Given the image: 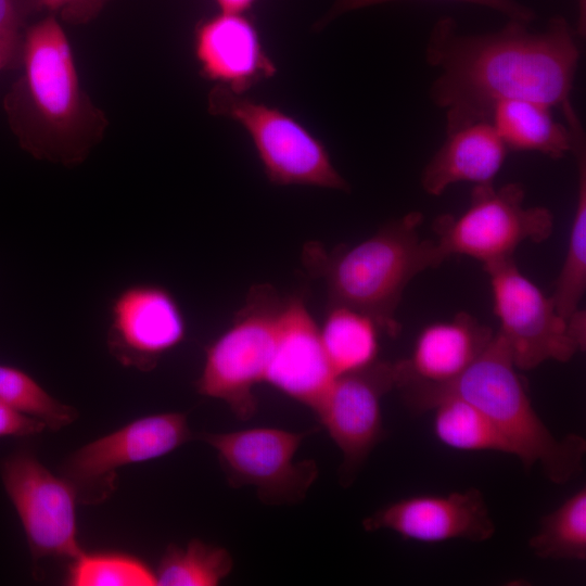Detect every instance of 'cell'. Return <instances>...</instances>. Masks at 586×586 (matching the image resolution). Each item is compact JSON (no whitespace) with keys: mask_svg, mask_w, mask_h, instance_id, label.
I'll list each match as a JSON object with an SVG mask.
<instances>
[{"mask_svg":"<svg viewBox=\"0 0 586 586\" xmlns=\"http://www.w3.org/2000/svg\"><path fill=\"white\" fill-rule=\"evenodd\" d=\"M186 334L183 311L165 286L131 284L111 303L107 349L126 368L152 371Z\"/></svg>","mask_w":586,"mask_h":586,"instance_id":"obj_13","label":"cell"},{"mask_svg":"<svg viewBox=\"0 0 586 586\" xmlns=\"http://www.w3.org/2000/svg\"><path fill=\"white\" fill-rule=\"evenodd\" d=\"M576 165V201L566 254L551 295L558 313L568 321L579 309L586 290V136L571 100L562 105Z\"/></svg>","mask_w":586,"mask_h":586,"instance_id":"obj_19","label":"cell"},{"mask_svg":"<svg viewBox=\"0 0 586 586\" xmlns=\"http://www.w3.org/2000/svg\"><path fill=\"white\" fill-rule=\"evenodd\" d=\"M313 432L260 426L205 432L199 438L216 450L232 487L252 486L265 504L285 505L300 502L318 476L314 460H294L301 443Z\"/></svg>","mask_w":586,"mask_h":586,"instance_id":"obj_8","label":"cell"},{"mask_svg":"<svg viewBox=\"0 0 586 586\" xmlns=\"http://www.w3.org/2000/svg\"><path fill=\"white\" fill-rule=\"evenodd\" d=\"M39 11L42 9L38 0H0V36L22 35Z\"/></svg>","mask_w":586,"mask_h":586,"instance_id":"obj_29","label":"cell"},{"mask_svg":"<svg viewBox=\"0 0 586 586\" xmlns=\"http://www.w3.org/2000/svg\"><path fill=\"white\" fill-rule=\"evenodd\" d=\"M577 2V22L575 31L578 38H584L586 34V0H576Z\"/></svg>","mask_w":586,"mask_h":586,"instance_id":"obj_33","label":"cell"},{"mask_svg":"<svg viewBox=\"0 0 586 586\" xmlns=\"http://www.w3.org/2000/svg\"><path fill=\"white\" fill-rule=\"evenodd\" d=\"M491 123L508 150L537 152L553 160L570 153L569 129L552 117L546 104L530 100L500 101L493 109Z\"/></svg>","mask_w":586,"mask_h":586,"instance_id":"obj_20","label":"cell"},{"mask_svg":"<svg viewBox=\"0 0 586 586\" xmlns=\"http://www.w3.org/2000/svg\"><path fill=\"white\" fill-rule=\"evenodd\" d=\"M335 377L304 297H283L264 382L314 409Z\"/></svg>","mask_w":586,"mask_h":586,"instance_id":"obj_15","label":"cell"},{"mask_svg":"<svg viewBox=\"0 0 586 586\" xmlns=\"http://www.w3.org/2000/svg\"><path fill=\"white\" fill-rule=\"evenodd\" d=\"M219 11L247 13L257 0H214Z\"/></svg>","mask_w":586,"mask_h":586,"instance_id":"obj_32","label":"cell"},{"mask_svg":"<svg viewBox=\"0 0 586 586\" xmlns=\"http://www.w3.org/2000/svg\"><path fill=\"white\" fill-rule=\"evenodd\" d=\"M519 182L496 188L475 184L468 208L459 216H438L433 222L435 253L442 263L451 255H467L483 266L513 257L519 245L540 243L553 232L555 217L545 206H525Z\"/></svg>","mask_w":586,"mask_h":586,"instance_id":"obj_6","label":"cell"},{"mask_svg":"<svg viewBox=\"0 0 586 586\" xmlns=\"http://www.w3.org/2000/svg\"><path fill=\"white\" fill-rule=\"evenodd\" d=\"M508 148L489 120L470 123L446 130V138L424 166L421 187L440 196L451 184L494 183L505 164Z\"/></svg>","mask_w":586,"mask_h":586,"instance_id":"obj_18","label":"cell"},{"mask_svg":"<svg viewBox=\"0 0 586 586\" xmlns=\"http://www.w3.org/2000/svg\"><path fill=\"white\" fill-rule=\"evenodd\" d=\"M433 431L436 438L463 451H498L517 457V448L502 430L470 402L447 396L434 404Z\"/></svg>","mask_w":586,"mask_h":586,"instance_id":"obj_22","label":"cell"},{"mask_svg":"<svg viewBox=\"0 0 586 586\" xmlns=\"http://www.w3.org/2000/svg\"><path fill=\"white\" fill-rule=\"evenodd\" d=\"M379 332L378 324L366 314L328 305L320 335L335 374L356 371L378 360Z\"/></svg>","mask_w":586,"mask_h":586,"instance_id":"obj_21","label":"cell"},{"mask_svg":"<svg viewBox=\"0 0 586 586\" xmlns=\"http://www.w3.org/2000/svg\"><path fill=\"white\" fill-rule=\"evenodd\" d=\"M46 424L0 402V437H24L37 435Z\"/></svg>","mask_w":586,"mask_h":586,"instance_id":"obj_30","label":"cell"},{"mask_svg":"<svg viewBox=\"0 0 586 586\" xmlns=\"http://www.w3.org/2000/svg\"><path fill=\"white\" fill-rule=\"evenodd\" d=\"M4 491L23 526L34 565L47 557L74 559L77 537V494L29 451L8 456L0 466Z\"/></svg>","mask_w":586,"mask_h":586,"instance_id":"obj_10","label":"cell"},{"mask_svg":"<svg viewBox=\"0 0 586 586\" xmlns=\"http://www.w3.org/2000/svg\"><path fill=\"white\" fill-rule=\"evenodd\" d=\"M232 568L233 559L226 548L191 539L184 547H167L155 571L156 585L215 586Z\"/></svg>","mask_w":586,"mask_h":586,"instance_id":"obj_24","label":"cell"},{"mask_svg":"<svg viewBox=\"0 0 586 586\" xmlns=\"http://www.w3.org/2000/svg\"><path fill=\"white\" fill-rule=\"evenodd\" d=\"M42 10L61 23L86 25L94 21L112 0H38Z\"/></svg>","mask_w":586,"mask_h":586,"instance_id":"obj_28","label":"cell"},{"mask_svg":"<svg viewBox=\"0 0 586 586\" xmlns=\"http://www.w3.org/2000/svg\"><path fill=\"white\" fill-rule=\"evenodd\" d=\"M395 388L393 362L371 365L334 378L313 409L342 453L340 483L349 486L383 438L382 398Z\"/></svg>","mask_w":586,"mask_h":586,"instance_id":"obj_12","label":"cell"},{"mask_svg":"<svg viewBox=\"0 0 586 586\" xmlns=\"http://www.w3.org/2000/svg\"><path fill=\"white\" fill-rule=\"evenodd\" d=\"M484 270L500 324L497 332L517 369L532 370L547 360L566 362L579 352L551 296L519 270L513 257L484 265Z\"/></svg>","mask_w":586,"mask_h":586,"instance_id":"obj_9","label":"cell"},{"mask_svg":"<svg viewBox=\"0 0 586 586\" xmlns=\"http://www.w3.org/2000/svg\"><path fill=\"white\" fill-rule=\"evenodd\" d=\"M18 67L21 74L3 98L18 145L38 161L82 164L110 122L82 87L72 46L54 15L24 29Z\"/></svg>","mask_w":586,"mask_h":586,"instance_id":"obj_2","label":"cell"},{"mask_svg":"<svg viewBox=\"0 0 586 586\" xmlns=\"http://www.w3.org/2000/svg\"><path fill=\"white\" fill-rule=\"evenodd\" d=\"M530 550L540 559H586V488L566 498L545 514L528 539Z\"/></svg>","mask_w":586,"mask_h":586,"instance_id":"obj_23","label":"cell"},{"mask_svg":"<svg viewBox=\"0 0 586 586\" xmlns=\"http://www.w3.org/2000/svg\"><path fill=\"white\" fill-rule=\"evenodd\" d=\"M506 342L495 332L477 359L459 377L444 384H409L397 388L413 415L431 411L447 396L463 398L486 413L517 448L530 471L536 463L547 480L564 484L583 469L586 441L577 434L557 438L532 406Z\"/></svg>","mask_w":586,"mask_h":586,"instance_id":"obj_3","label":"cell"},{"mask_svg":"<svg viewBox=\"0 0 586 586\" xmlns=\"http://www.w3.org/2000/svg\"><path fill=\"white\" fill-rule=\"evenodd\" d=\"M22 35L0 36V73L18 67L22 52Z\"/></svg>","mask_w":586,"mask_h":586,"instance_id":"obj_31","label":"cell"},{"mask_svg":"<svg viewBox=\"0 0 586 586\" xmlns=\"http://www.w3.org/2000/svg\"><path fill=\"white\" fill-rule=\"evenodd\" d=\"M0 402L59 431L73 423L77 410L50 395L31 375L0 364Z\"/></svg>","mask_w":586,"mask_h":586,"instance_id":"obj_26","label":"cell"},{"mask_svg":"<svg viewBox=\"0 0 586 586\" xmlns=\"http://www.w3.org/2000/svg\"><path fill=\"white\" fill-rule=\"evenodd\" d=\"M365 531H392L405 539L482 543L495 533L483 494L475 487L447 495H418L383 506L362 521Z\"/></svg>","mask_w":586,"mask_h":586,"instance_id":"obj_14","label":"cell"},{"mask_svg":"<svg viewBox=\"0 0 586 586\" xmlns=\"http://www.w3.org/2000/svg\"><path fill=\"white\" fill-rule=\"evenodd\" d=\"M66 582L72 586H154L156 575L148 563L132 555L84 550L72 559Z\"/></svg>","mask_w":586,"mask_h":586,"instance_id":"obj_25","label":"cell"},{"mask_svg":"<svg viewBox=\"0 0 586 586\" xmlns=\"http://www.w3.org/2000/svg\"><path fill=\"white\" fill-rule=\"evenodd\" d=\"M207 109L247 131L271 183L349 191L323 142L279 107L215 85L207 95Z\"/></svg>","mask_w":586,"mask_h":586,"instance_id":"obj_7","label":"cell"},{"mask_svg":"<svg viewBox=\"0 0 586 586\" xmlns=\"http://www.w3.org/2000/svg\"><path fill=\"white\" fill-rule=\"evenodd\" d=\"M282 301L272 285H253L231 324L205 347L195 388L225 402L241 420L256 411L254 387L265 380Z\"/></svg>","mask_w":586,"mask_h":586,"instance_id":"obj_5","label":"cell"},{"mask_svg":"<svg viewBox=\"0 0 586 586\" xmlns=\"http://www.w3.org/2000/svg\"><path fill=\"white\" fill-rule=\"evenodd\" d=\"M395 0H335L327 15L321 20V26L327 25L337 16L367 7L381 4ZM479 4L495 10L509 20L530 24L535 18V12L517 0H451Z\"/></svg>","mask_w":586,"mask_h":586,"instance_id":"obj_27","label":"cell"},{"mask_svg":"<svg viewBox=\"0 0 586 586\" xmlns=\"http://www.w3.org/2000/svg\"><path fill=\"white\" fill-rule=\"evenodd\" d=\"M494 334L491 327L466 311L424 327L410 355L393 362L395 388L453 381L477 359Z\"/></svg>","mask_w":586,"mask_h":586,"instance_id":"obj_17","label":"cell"},{"mask_svg":"<svg viewBox=\"0 0 586 586\" xmlns=\"http://www.w3.org/2000/svg\"><path fill=\"white\" fill-rule=\"evenodd\" d=\"M191 438L186 413L141 417L72 453L61 475L75 488L78 502L100 504L115 491L117 470L161 458Z\"/></svg>","mask_w":586,"mask_h":586,"instance_id":"obj_11","label":"cell"},{"mask_svg":"<svg viewBox=\"0 0 586 586\" xmlns=\"http://www.w3.org/2000/svg\"><path fill=\"white\" fill-rule=\"evenodd\" d=\"M193 51L201 75L235 93L244 94L277 73L246 13L218 11L199 21L193 31Z\"/></svg>","mask_w":586,"mask_h":586,"instance_id":"obj_16","label":"cell"},{"mask_svg":"<svg viewBox=\"0 0 586 586\" xmlns=\"http://www.w3.org/2000/svg\"><path fill=\"white\" fill-rule=\"evenodd\" d=\"M509 20L500 29L477 35L458 31L444 16L425 44L426 63L440 71L430 99L446 114V130L489 120L505 100H530L550 107L570 100L581 60L577 34L562 16L542 31Z\"/></svg>","mask_w":586,"mask_h":586,"instance_id":"obj_1","label":"cell"},{"mask_svg":"<svg viewBox=\"0 0 586 586\" xmlns=\"http://www.w3.org/2000/svg\"><path fill=\"white\" fill-rule=\"evenodd\" d=\"M421 212L412 211L383 225L373 235L353 245L328 251L309 241L302 263L311 277L322 280L328 305L346 306L369 316L381 332H400L396 310L409 282L441 263L434 240H422Z\"/></svg>","mask_w":586,"mask_h":586,"instance_id":"obj_4","label":"cell"}]
</instances>
